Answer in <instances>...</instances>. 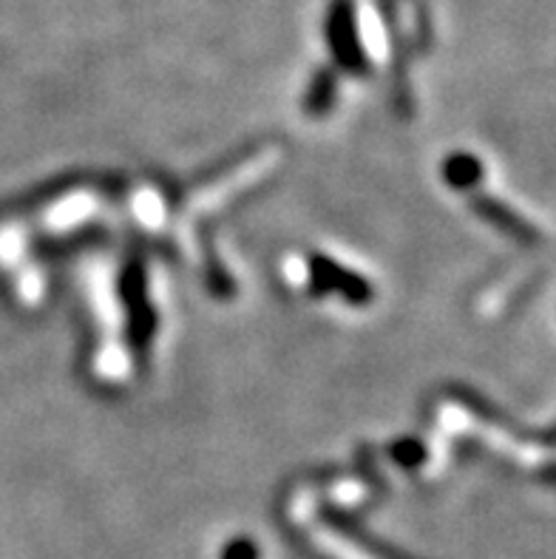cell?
<instances>
[{
    "mask_svg": "<svg viewBox=\"0 0 556 559\" xmlns=\"http://www.w3.org/2000/svg\"><path fill=\"white\" fill-rule=\"evenodd\" d=\"M330 35H332V40H335V51H339L341 60L353 63L350 69H360L364 57H360L358 37H355V14L346 0H339V3L332 7Z\"/></svg>",
    "mask_w": 556,
    "mask_h": 559,
    "instance_id": "obj_1",
    "label": "cell"
},
{
    "mask_svg": "<svg viewBox=\"0 0 556 559\" xmlns=\"http://www.w3.org/2000/svg\"><path fill=\"white\" fill-rule=\"evenodd\" d=\"M222 559H259V548H256L253 539L236 537L225 546V551H222Z\"/></svg>",
    "mask_w": 556,
    "mask_h": 559,
    "instance_id": "obj_2",
    "label": "cell"
}]
</instances>
